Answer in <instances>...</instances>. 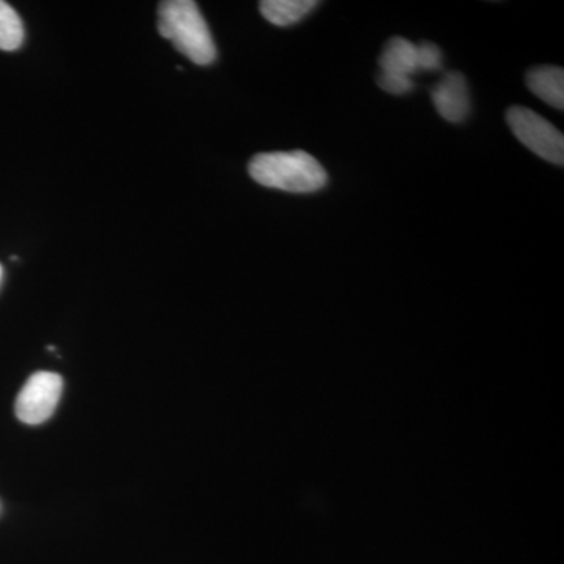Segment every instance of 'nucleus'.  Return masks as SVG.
Wrapping results in <instances>:
<instances>
[{
	"label": "nucleus",
	"instance_id": "obj_7",
	"mask_svg": "<svg viewBox=\"0 0 564 564\" xmlns=\"http://www.w3.org/2000/svg\"><path fill=\"white\" fill-rule=\"evenodd\" d=\"M527 87L541 101L564 109V70L558 66H540L527 74Z\"/></svg>",
	"mask_w": 564,
	"mask_h": 564
},
{
	"label": "nucleus",
	"instance_id": "obj_11",
	"mask_svg": "<svg viewBox=\"0 0 564 564\" xmlns=\"http://www.w3.org/2000/svg\"><path fill=\"white\" fill-rule=\"evenodd\" d=\"M378 85L391 95H404L414 88V82L410 77L388 76V74H381L378 77Z\"/></svg>",
	"mask_w": 564,
	"mask_h": 564
},
{
	"label": "nucleus",
	"instance_id": "obj_1",
	"mask_svg": "<svg viewBox=\"0 0 564 564\" xmlns=\"http://www.w3.org/2000/svg\"><path fill=\"white\" fill-rule=\"evenodd\" d=\"M248 172L263 187L291 193H314L328 184V174L321 162L304 151L254 155Z\"/></svg>",
	"mask_w": 564,
	"mask_h": 564
},
{
	"label": "nucleus",
	"instance_id": "obj_12",
	"mask_svg": "<svg viewBox=\"0 0 564 564\" xmlns=\"http://www.w3.org/2000/svg\"><path fill=\"white\" fill-rule=\"evenodd\" d=\"M2 265H0V280H2Z\"/></svg>",
	"mask_w": 564,
	"mask_h": 564
},
{
	"label": "nucleus",
	"instance_id": "obj_5",
	"mask_svg": "<svg viewBox=\"0 0 564 564\" xmlns=\"http://www.w3.org/2000/svg\"><path fill=\"white\" fill-rule=\"evenodd\" d=\"M432 101L444 120L463 122L469 117L470 96L466 77L462 73H447L434 85Z\"/></svg>",
	"mask_w": 564,
	"mask_h": 564
},
{
	"label": "nucleus",
	"instance_id": "obj_10",
	"mask_svg": "<svg viewBox=\"0 0 564 564\" xmlns=\"http://www.w3.org/2000/svg\"><path fill=\"white\" fill-rule=\"evenodd\" d=\"M419 70L443 68V52L433 43L417 44Z\"/></svg>",
	"mask_w": 564,
	"mask_h": 564
},
{
	"label": "nucleus",
	"instance_id": "obj_9",
	"mask_svg": "<svg viewBox=\"0 0 564 564\" xmlns=\"http://www.w3.org/2000/svg\"><path fill=\"white\" fill-rule=\"evenodd\" d=\"M24 41V25L20 14L9 3L0 0V50H20Z\"/></svg>",
	"mask_w": 564,
	"mask_h": 564
},
{
	"label": "nucleus",
	"instance_id": "obj_3",
	"mask_svg": "<svg viewBox=\"0 0 564 564\" xmlns=\"http://www.w3.org/2000/svg\"><path fill=\"white\" fill-rule=\"evenodd\" d=\"M507 122L516 139L525 144L530 151L540 155L544 161L563 165L564 137L563 133L544 120L536 111L527 107L514 106L507 111Z\"/></svg>",
	"mask_w": 564,
	"mask_h": 564
},
{
	"label": "nucleus",
	"instance_id": "obj_4",
	"mask_svg": "<svg viewBox=\"0 0 564 564\" xmlns=\"http://www.w3.org/2000/svg\"><path fill=\"white\" fill-rule=\"evenodd\" d=\"M63 392V378L54 372L33 373L18 395L14 411L21 422L40 425L55 413Z\"/></svg>",
	"mask_w": 564,
	"mask_h": 564
},
{
	"label": "nucleus",
	"instance_id": "obj_8",
	"mask_svg": "<svg viewBox=\"0 0 564 564\" xmlns=\"http://www.w3.org/2000/svg\"><path fill=\"white\" fill-rule=\"evenodd\" d=\"M318 6L315 0H263L259 3L262 17L278 28L302 21Z\"/></svg>",
	"mask_w": 564,
	"mask_h": 564
},
{
	"label": "nucleus",
	"instance_id": "obj_6",
	"mask_svg": "<svg viewBox=\"0 0 564 564\" xmlns=\"http://www.w3.org/2000/svg\"><path fill=\"white\" fill-rule=\"evenodd\" d=\"M381 74L410 77L419 73L417 44L395 36L386 44L380 57Z\"/></svg>",
	"mask_w": 564,
	"mask_h": 564
},
{
	"label": "nucleus",
	"instance_id": "obj_2",
	"mask_svg": "<svg viewBox=\"0 0 564 564\" xmlns=\"http://www.w3.org/2000/svg\"><path fill=\"white\" fill-rule=\"evenodd\" d=\"M159 33L199 66L217 58V47L206 20L193 0H166L159 6Z\"/></svg>",
	"mask_w": 564,
	"mask_h": 564
}]
</instances>
